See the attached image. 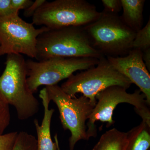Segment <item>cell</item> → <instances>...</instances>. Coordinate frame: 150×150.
<instances>
[{
  "label": "cell",
  "mask_w": 150,
  "mask_h": 150,
  "mask_svg": "<svg viewBox=\"0 0 150 150\" xmlns=\"http://www.w3.org/2000/svg\"><path fill=\"white\" fill-rule=\"evenodd\" d=\"M25 62L21 54L7 55L5 68L0 76V93L14 108L21 121L32 118L40 108L39 100L28 87Z\"/></svg>",
  "instance_id": "obj_1"
},
{
  "label": "cell",
  "mask_w": 150,
  "mask_h": 150,
  "mask_svg": "<svg viewBox=\"0 0 150 150\" xmlns=\"http://www.w3.org/2000/svg\"><path fill=\"white\" fill-rule=\"evenodd\" d=\"M91 58L105 56L93 48L84 27H68L49 30L38 38L37 61L51 57Z\"/></svg>",
  "instance_id": "obj_2"
},
{
  "label": "cell",
  "mask_w": 150,
  "mask_h": 150,
  "mask_svg": "<svg viewBox=\"0 0 150 150\" xmlns=\"http://www.w3.org/2000/svg\"><path fill=\"white\" fill-rule=\"evenodd\" d=\"M84 28L93 48L105 57L127 55L136 33L118 14L103 11L99 18Z\"/></svg>",
  "instance_id": "obj_3"
},
{
  "label": "cell",
  "mask_w": 150,
  "mask_h": 150,
  "mask_svg": "<svg viewBox=\"0 0 150 150\" xmlns=\"http://www.w3.org/2000/svg\"><path fill=\"white\" fill-rule=\"evenodd\" d=\"M101 12L85 0L46 1L32 17L33 25L49 30L68 27H84L97 20Z\"/></svg>",
  "instance_id": "obj_4"
},
{
  "label": "cell",
  "mask_w": 150,
  "mask_h": 150,
  "mask_svg": "<svg viewBox=\"0 0 150 150\" xmlns=\"http://www.w3.org/2000/svg\"><path fill=\"white\" fill-rule=\"evenodd\" d=\"M132 84L128 78L110 64L106 57H103L95 67L71 75L61 87L72 98L76 97L77 94H82L95 105L97 95L100 92L112 86L127 89Z\"/></svg>",
  "instance_id": "obj_5"
},
{
  "label": "cell",
  "mask_w": 150,
  "mask_h": 150,
  "mask_svg": "<svg viewBox=\"0 0 150 150\" xmlns=\"http://www.w3.org/2000/svg\"><path fill=\"white\" fill-rule=\"evenodd\" d=\"M97 102L86 123L87 134L88 139L97 136L96 121L106 123L110 127L115 123L112 118L114 110L120 103H127L134 107L135 111L150 126V105L146 96L140 90L133 93L127 92V89L119 86H112L97 95Z\"/></svg>",
  "instance_id": "obj_6"
},
{
  "label": "cell",
  "mask_w": 150,
  "mask_h": 150,
  "mask_svg": "<svg viewBox=\"0 0 150 150\" xmlns=\"http://www.w3.org/2000/svg\"><path fill=\"white\" fill-rule=\"evenodd\" d=\"M45 87L49 100L58 108L63 128L71 133L69 150H74L78 142L88 140L86 123L95 105L83 96L71 97L58 85Z\"/></svg>",
  "instance_id": "obj_7"
},
{
  "label": "cell",
  "mask_w": 150,
  "mask_h": 150,
  "mask_svg": "<svg viewBox=\"0 0 150 150\" xmlns=\"http://www.w3.org/2000/svg\"><path fill=\"white\" fill-rule=\"evenodd\" d=\"M99 59L91 58L54 57L40 61H26L27 82L34 93L41 86L55 85L78 71L96 66Z\"/></svg>",
  "instance_id": "obj_8"
},
{
  "label": "cell",
  "mask_w": 150,
  "mask_h": 150,
  "mask_svg": "<svg viewBox=\"0 0 150 150\" xmlns=\"http://www.w3.org/2000/svg\"><path fill=\"white\" fill-rule=\"evenodd\" d=\"M49 30L45 26L35 28L18 13L0 18V56L23 54L36 59L38 38Z\"/></svg>",
  "instance_id": "obj_9"
},
{
  "label": "cell",
  "mask_w": 150,
  "mask_h": 150,
  "mask_svg": "<svg viewBox=\"0 0 150 150\" xmlns=\"http://www.w3.org/2000/svg\"><path fill=\"white\" fill-rule=\"evenodd\" d=\"M106 58L115 69L139 88L150 105V74L143 61L142 51L132 49L126 56Z\"/></svg>",
  "instance_id": "obj_10"
},
{
  "label": "cell",
  "mask_w": 150,
  "mask_h": 150,
  "mask_svg": "<svg viewBox=\"0 0 150 150\" xmlns=\"http://www.w3.org/2000/svg\"><path fill=\"white\" fill-rule=\"evenodd\" d=\"M39 96L42 100L44 114L40 125L37 119L34 121L37 137V150H57L56 143L51 138V120L55 110L53 108H49L51 101L48 98L45 87L40 91Z\"/></svg>",
  "instance_id": "obj_11"
},
{
  "label": "cell",
  "mask_w": 150,
  "mask_h": 150,
  "mask_svg": "<svg viewBox=\"0 0 150 150\" xmlns=\"http://www.w3.org/2000/svg\"><path fill=\"white\" fill-rule=\"evenodd\" d=\"M123 13L120 16L123 23L135 32L144 24L143 11L145 0H121Z\"/></svg>",
  "instance_id": "obj_12"
},
{
  "label": "cell",
  "mask_w": 150,
  "mask_h": 150,
  "mask_svg": "<svg viewBox=\"0 0 150 150\" xmlns=\"http://www.w3.org/2000/svg\"><path fill=\"white\" fill-rule=\"evenodd\" d=\"M128 143L125 150H149L150 126L144 121L127 132Z\"/></svg>",
  "instance_id": "obj_13"
},
{
  "label": "cell",
  "mask_w": 150,
  "mask_h": 150,
  "mask_svg": "<svg viewBox=\"0 0 150 150\" xmlns=\"http://www.w3.org/2000/svg\"><path fill=\"white\" fill-rule=\"evenodd\" d=\"M127 143V133L113 128L101 135L92 150H125Z\"/></svg>",
  "instance_id": "obj_14"
},
{
  "label": "cell",
  "mask_w": 150,
  "mask_h": 150,
  "mask_svg": "<svg viewBox=\"0 0 150 150\" xmlns=\"http://www.w3.org/2000/svg\"><path fill=\"white\" fill-rule=\"evenodd\" d=\"M139 50L142 52L150 49V19L144 28L136 32L131 45V49Z\"/></svg>",
  "instance_id": "obj_15"
},
{
  "label": "cell",
  "mask_w": 150,
  "mask_h": 150,
  "mask_svg": "<svg viewBox=\"0 0 150 150\" xmlns=\"http://www.w3.org/2000/svg\"><path fill=\"white\" fill-rule=\"evenodd\" d=\"M13 150H37L36 138L25 131L18 132Z\"/></svg>",
  "instance_id": "obj_16"
},
{
  "label": "cell",
  "mask_w": 150,
  "mask_h": 150,
  "mask_svg": "<svg viewBox=\"0 0 150 150\" xmlns=\"http://www.w3.org/2000/svg\"><path fill=\"white\" fill-rule=\"evenodd\" d=\"M9 105L0 93V135L4 134L11 120Z\"/></svg>",
  "instance_id": "obj_17"
},
{
  "label": "cell",
  "mask_w": 150,
  "mask_h": 150,
  "mask_svg": "<svg viewBox=\"0 0 150 150\" xmlns=\"http://www.w3.org/2000/svg\"><path fill=\"white\" fill-rule=\"evenodd\" d=\"M18 132H10L0 135V150H13Z\"/></svg>",
  "instance_id": "obj_18"
},
{
  "label": "cell",
  "mask_w": 150,
  "mask_h": 150,
  "mask_svg": "<svg viewBox=\"0 0 150 150\" xmlns=\"http://www.w3.org/2000/svg\"><path fill=\"white\" fill-rule=\"evenodd\" d=\"M101 2L104 12L118 14L122 10L121 0H102Z\"/></svg>",
  "instance_id": "obj_19"
},
{
  "label": "cell",
  "mask_w": 150,
  "mask_h": 150,
  "mask_svg": "<svg viewBox=\"0 0 150 150\" xmlns=\"http://www.w3.org/2000/svg\"><path fill=\"white\" fill-rule=\"evenodd\" d=\"M31 0H11V7L14 14L18 13L20 10H25L32 4Z\"/></svg>",
  "instance_id": "obj_20"
},
{
  "label": "cell",
  "mask_w": 150,
  "mask_h": 150,
  "mask_svg": "<svg viewBox=\"0 0 150 150\" xmlns=\"http://www.w3.org/2000/svg\"><path fill=\"white\" fill-rule=\"evenodd\" d=\"M46 0H36L33 2L32 4L27 8L24 10V16L26 17H33L36 11L43 4L46 2Z\"/></svg>",
  "instance_id": "obj_21"
},
{
  "label": "cell",
  "mask_w": 150,
  "mask_h": 150,
  "mask_svg": "<svg viewBox=\"0 0 150 150\" xmlns=\"http://www.w3.org/2000/svg\"><path fill=\"white\" fill-rule=\"evenodd\" d=\"M12 14L14 13L11 7V0H0V18Z\"/></svg>",
  "instance_id": "obj_22"
},
{
  "label": "cell",
  "mask_w": 150,
  "mask_h": 150,
  "mask_svg": "<svg viewBox=\"0 0 150 150\" xmlns=\"http://www.w3.org/2000/svg\"><path fill=\"white\" fill-rule=\"evenodd\" d=\"M142 58L149 72L150 71V49L142 52Z\"/></svg>",
  "instance_id": "obj_23"
},
{
  "label": "cell",
  "mask_w": 150,
  "mask_h": 150,
  "mask_svg": "<svg viewBox=\"0 0 150 150\" xmlns=\"http://www.w3.org/2000/svg\"><path fill=\"white\" fill-rule=\"evenodd\" d=\"M54 140H55V142L56 143V146H57V150H61L60 149V146H59V139H58V135L56 134L54 137Z\"/></svg>",
  "instance_id": "obj_24"
},
{
  "label": "cell",
  "mask_w": 150,
  "mask_h": 150,
  "mask_svg": "<svg viewBox=\"0 0 150 150\" xmlns=\"http://www.w3.org/2000/svg\"><path fill=\"white\" fill-rule=\"evenodd\" d=\"M149 150H150V149H149Z\"/></svg>",
  "instance_id": "obj_25"
}]
</instances>
